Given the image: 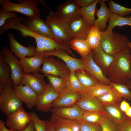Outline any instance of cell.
Listing matches in <instances>:
<instances>
[{"instance_id":"cell-17","label":"cell","mask_w":131,"mask_h":131,"mask_svg":"<svg viewBox=\"0 0 131 131\" xmlns=\"http://www.w3.org/2000/svg\"><path fill=\"white\" fill-rule=\"evenodd\" d=\"M81 93L76 105L83 111H100L105 113L103 106L97 98L86 91Z\"/></svg>"},{"instance_id":"cell-16","label":"cell","mask_w":131,"mask_h":131,"mask_svg":"<svg viewBox=\"0 0 131 131\" xmlns=\"http://www.w3.org/2000/svg\"><path fill=\"white\" fill-rule=\"evenodd\" d=\"M8 36L10 50L17 58L20 59L26 56H33L37 54L35 47L33 45L25 47L16 40L14 36L11 33L9 32Z\"/></svg>"},{"instance_id":"cell-4","label":"cell","mask_w":131,"mask_h":131,"mask_svg":"<svg viewBox=\"0 0 131 131\" xmlns=\"http://www.w3.org/2000/svg\"><path fill=\"white\" fill-rule=\"evenodd\" d=\"M128 38L116 32H102L100 45L106 53L113 56L126 47Z\"/></svg>"},{"instance_id":"cell-44","label":"cell","mask_w":131,"mask_h":131,"mask_svg":"<svg viewBox=\"0 0 131 131\" xmlns=\"http://www.w3.org/2000/svg\"><path fill=\"white\" fill-rule=\"evenodd\" d=\"M117 125L118 131H131V117H127Z\"/></svg>"},{"instance_id":"cell-32","label":"cell","mask_w":131,"mask_h":131,"mask_svg":"<svg viewBox=\"0 0 131 131\" xmlns=\"http://www.w3.org/2000/svg\"><path fill=\"white\" fill-rule=\"evenodd\" d=\"M102 32L94 25L91 27L86 40L93 50L100 44Z\"/></svg>"},{"instance_id":"cell-52","label":"cell","mask_w":131,"mask_h":131,"mask_svg":"<svg viewBox=\"0 0 131 131\" xmlns=\"http://www.w3.org/2000/svg\"><path fill=\"white\" fill-rule=\"evenodd\" d=\"M126 47L131 50V42L129 41L127 44Z\"/></svg>"},{"instance_id":"cell-33","label":"cell","mask_w":131,"mask_h":131,"mask_svg":"<svg viewBox=\"0 0 131 131\" xmlns=\"http://www.w3.org/2000/svg\"><path fill=\"white\" fill-rule=\"evenodd\" d=\"M99 0H96L92 4L87 7H81V8L82 17L91 26L94 25L96 7Z\"/></svg>"},{"instance_id":"cell-19","label":"cell","mask_w":131,"mask_h":131,"mask_svg":"<svg viewBox=\"0 0 131 131\" xmlns=\"http://www.w3.org/2000/svg\"><path fill=\"white\" fill-rule=\"evenodd\" d=\"M49 121L53 125L55 131H79L80 120L66 119L52 113Z\"/></svg>"},{"instance_id":"cell-20","label":"cell","mask_w":131,"mask_h":131,"mask_svg":"<svg viewBox=\"0 0 131 131\" xmlns=\"http://www.w3.org/2000/svg\"><path fill=\"white\" fill-rule=\"evenodd\" d=\"M91 55L93 61L107 77L113 56L105 53L102 49L100 43L96 49L92 51Z\"/></svg>"},{"instance_id":"cell-1","label":"cell","mask_w":131,"mask_h":131,"mask_svg":"<svg viewBox=\"0 0 131 131\" xmlns=\"http://www.w3.org/2000/svg\"><path fill=\"white\" fill-rule=\"evenodd\" d=\"M131 56L127 47L113 56L107 76L112 82L126 84L131 80Z\"/></svg>"},{"instance_id":"cell-11","label":"cell","mask_w":131,"mask_h":131,"mask_svg":"<svg viewBox=\"0 0 131 131\" xmlns=\"http://www.w3.org/2000/svg\"><path fill=\"white\" fill-rule=\"evenodd\" d=\"M59 95L49 83L43 92L37 96L35 106L36 109L46 112L50 111L53 103Z\"/></svg>"},{"instance_id":"cell-5","label":"cell","mask_w":131,"mask_h":131,"mask_svg":"<svg viewBox=\"0 0 131 131\" xmlns=\"http://www.w3.org/2000/svg\"><path fill=\"white\" fill-rule=\"evenodd\" d=\"M0 110L7 116L22 106L12 86L0 84Z\"/></svg>"},{"instance_id":"cell-30","label":"cell","mask_w":131,"mask_h":131,"mask_svg":"<svg viewBox=\"0 0 131 131\" xmlns=\"http://www.w3.org/2000/svg\"><path fill=\"white\" fill-rule=\"evenodd\" d=\"M108 22V26L104 31L111 33L114 28L116 26L128 25L131 26V15L127 17L122 16L111 12Z\"/></svg>"},{"instance_id":"cell-47","label":"cell","mask_w":131,"mask_h":131,"mask_svg":"<svg viewBox=\"0 0 131 131\" xmlns=\"http://www.w3.org/2000/svg\"><path fill=\"white\" fill-rule=\"evenodd\" d=\"M45 128L46 131H55L53 125L49 120L46 121Z\"/></svg>"},{"instance_id":"cell-35","label":"cell","mask_w":131,"mask_h":131,"mask_svg":"<svg viewBox=\"0 0 131 131\" xmlns=\"http://www.w3.org/2000/svg\"><path fill=\"white\" fill-rule=\"evenodd\" d=\"M49 83L59 94L67 90L66 79L49 75H45Z\"/></svg>"},{"instance_id":"cell-12","label":"cell","mask_w":131,"mask_h":131,"mask_svg":"<svg viewBox=\"0 0 131 131\" xmlns=\"http://www.w3.org/2000/svg\"><path fill=\"white\" fill-rule=\"evenodd\" d=\"M44 57L55 56L61 59L66 64L71 71H74L79 69H84V64L82 58L74 57L66 51L61 50H55L44 52L41 54Z\"/></svg>"},{"instance_id":"cell-50","label":"cell","mask_w":131,"mask_h":131,"mask_svg":"<svg viewBox=\"0 0 131 131\" xmlns=\"http://www.w3.org/2000/svg\"><path fill=\"white\" fill-rule=\"evenodd\" d=\"M125 113L128 117H131V106H130Z\"/></svg>"},{"instance_id":"cell-14","label":"cell","mask_w":131,"mask_h":131,"mask_svg":"<svg viewBox=\"0 0 131 131\" xmlns=\"http://www.w3.org/2000/svg\"><path fill=\"white\" fill-rule=\"evenodd\" d=\"M45 76L38 72L32 74L24 72L21 84L30 87L38 96L43 92L47 85L44 80Z\"/></svg>"},{"instance_id":"cell-34","label":"cell","mask_w":131,"mask_h":131,"mask_svg":"<svg viewBox=\"0 0 131 131\" xmlns=\"http://www.w3.org/2000/svg\"><path fill=\"white\" fill-rule=\"evenodd\" d=\"M105 116L100 111H83L82 120L90 123L99 124Z\"/></svg>"},{"instance_id":"cell-48","label":"cell","mask_w":131,"mask_h":131,"mask_svg":"<svg viewBox=\"0 0 131 131\" xmlns=\"http://www.w3.org/2000/svg\"><path fill=\"white\" fill-rule=\"evenodd\" d=\"M18 131H36L31 121L24 129Z\"/></svg>"},{"instance_id":"cell-53","label":"cell","mask_w":131,"mask_h":131,"mask_svg":"<svg viewBox=\"0 0 131 131\" xmlns=\"http://www.w3.org/2000/svg\"><path fill=\"white\" fill-rule=\"evenodd\" d=\"M131 65V56L130 58Z\"/></svg>"},{"instance_id":"cell-27","label":"cell","mask_w":131,"mask_h":131,"mask_svg":"<svg viewBox=\"0 0 131 131\" xmlns=\"http://www.w3.org/2000/svg\"><path fill=\"white\" fill-rule=\"evenodd\" d=\"M12 71L9 66L6 62L4 56L0 53V84L13 86Z\"/></svg>"},{"instance_id":"cell-2","label":"cell","mask_w":131,"mask_h":131,"mask_svg":"<svg viewBox=\"0 0 131 131\" xmlns=\"http://www.w3.org/2000/svg\"><path fill=\"white\" fill-rule=\"evenodd\" d=\"M25 18L22 16L11 18L7 20L2 26L0 27V34L1 35L5 31L10 29L17 30L24 37H29L34 38L36 41L37 53L41 54L43 52V43L45 38L41 36L27 27L21 23Z\"/></svg>"},{"instance_id":"cell-49","label":"cell","mask_w":131,"mask_h":131,"mask_svg":"<svg viewBox=\"0 0 131 131\" xmlns=\"http://www.w3.org/2000/svg\"><path fill=\"white\" fill-rule=\"evenodd\" d=\"M5 123L3 120H0V131H14L7 128L5 126Z\"/></svg>"},{"instance_id":"cell-29","label":"cell","mask_w":131,"mask_h":131,"mask_svg":"<svg viewBox=\"0 0 131 131\" xmlns=\"http://www.w3.org/2000/svg\"><path fill=\"white\" fill-rule=\"evenodd\" d=\"M70 43L71 49L77 52L82 58L89 55L93 51L85 39L74 38L71 40Z\"/></svg>"},{"instance_id":"cell-7","label":"cell","mask_w":131,"mask_h":131,"mask_svg":"<svg viewBox=\"0 0 131 131\" xmlns=\"http://www.w3.org/2000/svg\"><path fill=\"white\" fill-rule=\"evenodd\" d=\"M40 72L45 75L66 78L70 74L71 71L63 61L50 56L44 57Z\"/></svg>"},{"instance_id":"cell-38","label":"cell","mask_w":131,"mask_h":131,"mask_svg":"<svg viewBox=\"0 0 131 131\" xmlns=\"http://www.w3.org/2000/svg\"><path fill=\"white\" fill-rule=\"evenodd\" d=\"M108 4L111 12L114 14L122 16H125L131 14V8L123 6L112 0H110Z\"/></svg>"},{"instance_id":"cell-39","label":"cell","mask_w":131,"mask_h":131,"mask_svg":"<svg viewBox=\"0 0 131 131\" xmlns=\"http://www.w3.org/2000/svg\"><path fill=\"white\" fill-rule=\"evenodd\" d=\"M110 85L123 98L131 100V91L126 84L112 82Z\"/></svg>"},{"instance_id":"cell-15","label":"cell","mask_w":131,"mask_h":131,"mask_svg":"<svg viewBox=\"0 0 131 131\" xmlns=\"http://www.w3.org/2000/svg\"><path fill=\"white\" fill-rule=\"evenodd\" d=\"M82 58L84 61V69L93 77L100 83L109 85L111 84L112 82L93 60L91 53Z\"/></svg>"},{"instance_id":"cell-10","label":"cell","mask_w":131,"mask_h":131,"mask_svg":"<svg viewBox=\"0 0 131 131\" xmlns=\"http://www.w3.org/2000/svg\"><path fill=\"white\" fill-rule=\"evenodd\" d=\"M7 117V125L14 131L24 129L31 121V113L27 112L23 106Z\"/></svg>"},{"instance_id":"cell-6","label":"cell","mask_w":131,"mask_h":131,"mask_svg":"<svg viewBox=\"0 0 131 131\" xmlns=\"http://www.w3.org/2000/svg\"><path fill=\"white\" fill-rule=\"evenodd\" d=\"M45 21L54 35L58 40L70 43L73 39L69 24L59 18L56 12L49 11Z\"/></svg>"},{"instance_id":"cell-21","label":"cell","mask_w":131,"mask_h":131,"mask_svg":"<svg viewBox=\"0 0 131 131\" xmlns=\"http://www.w3.org/2000/svg\"><path fill=\"white\" fill-rule=\"evenodd\" d=\"M81 92L66 90L59 94L53 103L52 108L72 106L76 104L80 98Z\"/></svg>"},{"instance_id":"cell-28","label":"cell","mask_w":131,"mask_h":131,"mask_svg":"<svg viewBox=\"0 0 131 131\" xmlns=\"http://www.w3.org/2000/svg\"><path fill=\"white\" fill-rule=\"evenodd\" d=\"M75 74L81 85L86 92L90 88L99 83L84 69L74 71Z\"/></svg>"},{"instance_id":"cell-40","label":"cell","mask_w":131,"mask_h":131,"mask_svg":"<svg viewBox=\"0 0 131 131\" xmlns=\"http://www.w3.org/2000/svg\"><path fill=\"white\" fill-rule=\"evenodd\" d=\"M31 121L36 131H46V121L41 120L34 111L31 113Z\"/></svg>"},{"instance_id":"cell-25","label":"cell","mask_w":131,"mask_h":131,"mask_svg":"<svg viewBox=\"0 0 131 131\" xmlns=\"http://www.w3.org/2000/svg\"><path fill=\"white\" fill-rule=\"evenodd\" d=\"M106 0H100L98 3L100 8L96 12L98 18L95 19L94 25L101 32L104 31L107 28V23L108 22L111 11L105 4Z\"/></svg>"},{"instance_id":"cell-45","label":"cell","mask_w":131,"mask_h":131,"mask_svg":"<svg viewBox=\"0 0 131 131\" xmlns=\"http://www.w3.org/2000/svg\"><path fill=\"white\" fill-rule=\"evenodd\" d=\"M96 0H74L75 2L80 7H85L90 6Z\"/></svg>"},{"instance_id":"cell-42","label":"cell","mask_w":131,"mask_h":131,"mask_svg":"<svg viewBox=\"0 0 131 131\" xmlns=\"http://www.w3.org/2000/svg\"><path fill=\"white\" fill-rule=\"evenodd\" d=\"M99 124L102 131H118L117 125L105 116Z\"/></svg>"},{"instance_id":"cell-9","label":"cell","mask_w":131,"mask_h":131,"mask_svg":"<svg viewBox=\"0 0 131 131\" xmlns=\"http://www.w3.org/2000/svg\"><path fill=\"white\" fill-rule=\"evenodd\" d=\"M0 52L4 56L5 61L11 69L13 87L20 84L24 72L19 60L8 47H3Z\"/></svg>"},{"instance_id":"cell-46","label":"cell","mask_w":131,"mask_h":131,"mask_svg":"<svg viewBox=\"0 0 131 131\" xmlns=\"http://www.w3.org/2000/svg\"><path fill=\"white\" fill-rule=\"evenodd\" d=\"M119 106L121 110L124 113L131 106L130 104L125 99L122 100L120 102Z\"/></svg>"},{"instance_id":"cell-31","label":"cell","mask_w":131,"mask_h":131,"mask_svg":"<svg viewBox=\"0 0 131 131\" xmlns=\"http://www.w3.org/2000/svg\"><path fill=\"white\" fill-rule=\"evenodd\" d=\"M97 98L103 106L119 103L123 99L115 89L112 87L105 94Z\"/></svg>"},{"instance_id":"cell-41","label":"cell","mask_w":131,"mask_h":131,"mask_svg":"<svg viewBox=\"0 0 131 131\" xmlns=\"http://www.w3.org/2000/svg\"><path fill=\"white\" fill-rule=\"evenodd\" d=\"M79 131H102L99 124L88 123L80 120L79 124Z\"/></svg>"},{"instance_id":"cell-13","label":"cell","mask_w":131,"mask_h":131,"mask_svg":"<svg viewBox=\"0 0 131 131\" xmlns=\"http://www.w3.org/2000/svg\"><path fill=\"white\" fill-rule=\"evenodd\" d=\"M22 24L41 36L59 41L54 35L45 21L40 17H27Z\"/></svg>"},{"instance_id":"cell-23","label":"cell","mask_w":131,"mask_h":131,"mask_svg":"<svg viewBox=\"0 0 131 131\" xmlns=\"http://www.w3.org/2000/svg\"><path fill=\"white\" fill-rule=\"evenodd\" d=\"M52 113L66 119L80 121L82 120L83 111L76 105L68 107L52 108Z\"/></svg>"},{"instance_id":"cell-22","label":"cell","mask_w":131,"mask_h":131,"mask_svg":"<svg viewBox=\"0 0 131 131\" xmlns=\"http://www.w3.org/2000/svg\"><path fill=\"white\" fill-rule=\"evenodd\" d=\"M44 60V57L37 53L33 56L21 59L19 62L24 73H33L40 71Z\"/></svg>"},{"instance_id":"cell-8","label":"cell","mask_w":131,"mask_h":131,"mask_svg":"<svg viewBox=\"0 0 131 131\" xmlns=\"http://www.w3.org/2000/svg\"><path fill=\"white\" fill-rule=\"evenodd\" d=\"M81 8L74 0H68L59 5L56 13L61 19L69 24L82 17Z\"/></svg>"},{"instance_id":"cell-36","label":"cell","mask_w":131,"mask_h":131,"mask_svg":"<svg viewBox=\"0 0 131 131\" xmlns=\"http://www.w3.org/2000/svg\"><path fill=\"white\" fill-rule=\"evenodd\" d=\"M66 79L67 90L81 93L86 91L76 77L74 71H71L70 74Z\"/></svg>"},{"instance_id":"cell-43","label":"cell","mask_w":131,"mask_h":131,"mask_svg":"<svg viewBox=\"0 0 131 131\" xmlns=\"http://www.w3.org/2000/svg\"><path fill=\"white\" fill-rule=\"evenodd\" d=\"M17 17L16 13L14 12H5L0 8V27L5 23L7 19L11 18H16Z\"/></svg>"},{"instance_id":"cell-26","label":"cell","mask_w":131,"mask_h":131,"mask_svg":"<svg viewBox=\"0 0 131 131\" xmlns=\"http://www.w3.org/2000/svg\"><path fill=\"white\" fill-rule=\"evenodd\" d=\"M119 104L103 106L105 116L117 125L128 117L121 109Z\"/></svg>"},{"instance_id":"cell-24","label":"cell","mask_w":131,"mask_h":131,"mask_svg":"<svg viewBox=\"0 0 131 131\" xmlns=\"http://www.w3.org/2000/svg\"><path fill=\"white\" fill-rule=\"evenodd\" d=\"M69 24L73 39L86 40L91 26L82 17Z\"/></svg>"},{"instance_id":"cell-37","label":"cell","mask_w":131,"mask_h":131,"mask_svg":"<svg viewBox=\"0 0 131 131\" xmlns=\"http://www.w3.org/2000/svg\"><path fill=\"white\" fill-rule=\"evenodd\" d=\"M112 88L111 85L99 83L89 89L86 92L94 97L97 98L105 94Z\"/></svg>"},{"instance_id":"cell-3","label":"cell","mask_w":131,"mask_h":131,"mask_svg":"<svg viewBox=\"0 0 131 131\" xmlns=\"http://www.w3.org/2000/svg\"><path fill=\"white\" fill-rule=\"evenodd\" d=\"M19 3L12 2L10 0H0V4L3 11H13L23 14L27 17H40L41 10L38 8L40 4L37 0H17Z\"/></svg>"},{"instance_id":"cell-51","label":"cell","mask_w":131,"mask_h":131,"mask_svg":"<svg viewBox=\"0 0 131 131\" xmlns=\"http://www.w3.org/2000/svg\"><path fill=\"white\" fill-rule=\"evenodd\" d=\"M126 84L128 86L129 89L131 90V80L129 81Z\"/></svg>"},{"instance_id":"cell-18","label":"cell","mask_w":131,"mask_h":131,"mask_svg":"<svg viewBox=\"0 0 131 131\" xmlns=\"http://www.w3.org/2000/svg\"><path fill=\"white\" fill-rule=\"evenodd\" d=\"M13 87L14 91L17 97L31 109L35 106L38 95L28 86L20 84Z\"/></svg>"}]
</instances>
